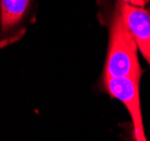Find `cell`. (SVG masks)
Segmentation results:
<instances>
[{
    "instance_id": "3957f363",
    "label": "cell",
    "mask_w": 150,
    "mask_h": 141,
    "mask_svg": "<svg viewBox=\"0 0 150 141\" xmlns=\"http://www.w3.org/2000/svg\"><path fill=\"white\" fill-rule=\"evenodd\" d=\"M33 9V0H0V47L21 40Z\"/></svg>"
},
{
    "instance_id": "7a4b0ae2",
    "label": "cell",
    "mask_w": 150,
    "mask_h": 141,
    "mask_svg": "<svg viewBox=\"0 0 150 141\" xmlns=\"http://www.w3.org/2000/svg\"><path fill=\"white\" fill-rule=\"evenodd\" d=\"M140 81L141 77H102L99 86L103 91L120 101L128 110L132 121L134 140L146 141L140 102Z\"/></svg>"
},
{
    "instance_id": "277c9868",
    "label": "cell",
    "mask_w": 150,
    "mask_h": 141,
    "mask_svg": "<svg viewBox=\"0 0 150 141\" xmlns=\"http://www.w3.org/2000/svg\"><path fill=\"white\" fill-rule=\"evenodd\" d=\"M117 4L122 17L134 38L138 52L141 53L150 67V7H138L120 1Z\"/></svg>"
},
{
    "instance_id": "5b68a950",
    "label": "cell",
    "mask_w": 150,
    "mask_h": 141,
    "mask_svg": "<svg viewBox=\"0 0 150 141\" xmlns=\"http://www.w3.org/2000/svg\"><path fill=\"white\" fill-rule=\"evenodd\" d=\"M122 4L127 5H132V6H138V7H144L150 4V0H117Z\"/></svg>"
},
{
    "instance_id": "6da1fadb",
    "label": "cell",
    "mask_w": 150,
    "mask_h": 141,
    "mask_svg": "<svg viewBox=\"0 0 150 141\" xmlns=\"http://www.w3.org/2000/svg\"><path fill=\"white\" fill-rule=\"evenodd\" d=\"M103 22L108 30V45L102 77H141V68L138 47L128 25L125 24L119 4L111 10H104Z\"/></svg>"
}]
</instances>
